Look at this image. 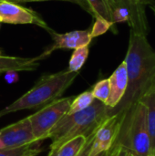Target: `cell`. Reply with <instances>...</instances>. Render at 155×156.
Returning a JSON list of instances; mask_svg holds the SVG:
<instances>
[{
  "label": "cell",
  "instance_id": "36",
  "mask_svg": "<svg viewBox=\"0 0 155 156\" xmlns=\"http://www.w3.org/2000/svg\"><path fill=\"white\" fill-rule=\"evenodd\" d=\"M149 156H150V155H149Z\"/></svg>",
  "mask_w": 155,
  "mask_h": 156
},
{
  "label": "cell",
  "instance_id": "12",
  "mask_svg": "<svg viewBox=\"0 0 155 156\" xmlns=\"http://www.w3.org/2000/svg\"><path fill=\"white\" fill-rule=\"evenodd\" d=\"M120 5L125 6L130 12L129 25L131 30L143 36H147L149 32V23L146 16V10L140 7L134 0H117Z\"/></svg>",
  "mask_w": 155,
  "mask_h": 156
},
{
  "label": "cell",
  "instance_id": "26",
  "mask_svg": "<svg viewBox=\"0 0 155 156\" xmlns=\"http://www.w3.org/2000/svg\"><path fill=\"white\" fill-rule=\"evenodd\" d=\"M134 1L140 7H142L143 9H145L146 6L151 5L155 2V0H134Z\"/></svg>",
  "mask_w": 155,
  "mask_h": 156
},
{
  "label": "cell",
  "instance_id": "23",
  "mask_svg": "<svg viewBox=\"0 0 155 156\" xmlns=\"http://www.w3.org/2000/svg\"><path fill=\"white\" fill-rule=\"evenodd\" d=\"M127 150L123 148L121 144L115 143L113 146L108 151L107 156H125Z\"/></svg>",
  "mask_w": 155,
  "mask_h": 156
},
{
  "label": "cell",
  "instance_id": "17",
  "mask_svg": "<svg viewBox=\"0 0 155 156\" xmlns=\"http://www.w3.org/2000/svg\"><path fill=\"white\" fill-rule=\"evenodd\" d=\"M94 100L95 99L93 97L91 90H86L80 93L79 95L74 97L67 114H73L87 109L89 106L92 104Z\"/></svg>",
  "mask_w": 155,
  "mask_h": 156
},
{
  "label": "cell",
  "instance_id": "9",
  "mask_svg": "<svg viewBox=\"0 0 155 156\" xmlns=\"http://www.w3.org/2000/svg\"><path fill=\"white\" fill-rule=\"evenodd\" d=\"M53 37V45L45 52L49 56L57 49H76L81 47L89 46L92 40L90 30H75L64 34H58L53 31L51 33Z\"/></svg>",
  "mask_w": 155,
  "mask_h": 156
},
{
  "label": "cell",
  "instance_id": "14",
  "mask_svg": "<svg viewBox=\"0 0 155 156\" xmlns=\"http://www.w3.org/2000/svg\"><path fill=\"white\" fill-rule=\"evenodd\" d=\"M87 2L94 18L100 16L114 24L112 20V11L116 6L120 5L116 0H87Z\"/></svg>",
  "mask_w": 155,
  "mask_h": 156
},
{
  "label": "cell",
  "instance_id": "11",
  "mask_svg": "<svg viewBox=\"0 0 155 156\" xmlns=\"http://www.w3.org/2000/svg\"><path fill=\"white\" fill-rule=\"evenodd\" d=\"M48 55L45 51L37 57L21 58L0 55V75L8 71H33L39 67V61Z\"/></svg>",
  "mask_w": 155,
  "mask_h": 156
},
{
  "label": "cell",
  "instance_id": "2",
  "mask_svg": "<svg viewBox=\"0 0 155 156\" xmlns=\"http://www.w3.org/2000/svg\"><path fill=\"white\" fill-rule=\"evenodd\" d=\"M109 116L108 107L94 100L87 109L73 114H66L48 133L46 139H51L50 150H58L69 140L78 137H90Z\"/></svg>",
  "mask_w": 155,
  "mask_h": 156
},
{
  "label": "cell",
  "instance_id": "19",
  "mask_svg": "<svg viewBox=\"0 0 155 156\" xmlns=\"http://www.w3.org/2000/svg\"><path fill=\"white\" fill-rule=\"evenodd\" d=\"M93 97L95 100H98L104 104H106L109 95H110V82L109 79H104L98 81L91 90Z\"/></svg>",
  "mask_w": 155,
  "mask_h": 156
},
{
  "label": "cell",
  "instance_id": "7",
  "mask_svg": "<svg viewBox=\"0 0 155 156\" xmlns=\"http://www.w3.org/2000/svg\"><path fill=\"white\" fill-rule=\"evenodd\" d=\"M0 22L13 25L33 24L46 29L50 34L53 32L36 12L8 0H0Z\"/></svg>",
  "mask_w": 155,
  "mask_h": 156
},
{
  "label": "cell",
  "instance_id": "21",
  "mask_svg": "<svg viewBox=\"0 0 155 156\" xmlns=\"http://www.w3.org/2000/svg\"><path fill=\"white\" fill-rule=\"evenodd\" d=\"M131 16L129 10L122 5L116 6L112 11V20L113 23H122V22H128L130 21Z\"/></svg>",
  "mask_w": 155,
  "mask_h": 156
},
{
  "label": "cell",
  "instance_id": "18",
  "mask_svg": "<svg viewBox=\"0 0 155 156\" xmlns=\"http://www.w3.org/2000/svg\"><path fill=\"white\" fill-rule=\"evenodd\" d=\"M35 144H29L15 149H4L0 151V156H37L42 152L39 147H34Z\"/></svg>",
  "mask_w": 155,
  "mask_h": 156
},
{
  "label": "cell",
  "instance_id": "30",
  "mask_svg": "<svg viewBox=\"0 0 155 156\" xmlns=\"http://www.w3.org/2000/svg\"><path fill=\"white\" fill-rule=\"evenodd\" d=\"M107 153H108V152H104V153L99 154H97V155L95 156H107Z\"/></svg>",
  "mask_w": 155,
  "mask_h": 156
},
{
  "label": "cell",
  "instance_id": "33",
  "mask_svg": "<svg viewBox=\"0 0 155 156\" xmlns=\"http://www.w3.org/2000/svg\"><path fill=\"white\" fill-rule=\"evenodd\" d=\"M0 55H2V52L1 51H0Z\"/></svg>",
  "mask_w": 155,
  "mask_h": 156
},
{
  "label": "cell",
  "instance_id": "31",
  "mask_svg": "<svg viewBox=\"0 0 155 156\" xmlns=\"http://www.w3.org/2000/svg\"><path fill=\"white\" fill-rule=\"evenodd\" d=\"M52 151H49V153H48V156H52Z\"/></svg>",
  "mask_w": 155,
  "mask_h": 156
},
{
  "label": "cell",
  "instance_id": "1",
  "mask_svg": "<svg viewBox=\"0 0 155 156\" xmlns=\"http://www.w3.org/2000/svg\"><path fill=\"white\" fill-rule=\"evenodd\" d=\"M124 62L128 74V87L121 102L114 109L109 110V116L128 110L155 79V49L147 36L131 30Z\"/></svg>",
  "mask_w": 155,
  "mask_h": 156
},
{
  "label": "cell",
  "instance_id": "28",
  "mask_svg": "<svg viewBox=\"0 0 155 156\" xmlns=\"http://www.w3.org/2000/svg\"><path fill=\"white\" fill-rule=\"evenodd\" d=\"M125 156H136L133 153H132V152H130V151H127L126 152V154H125Z\"/></svg>",
  "mask_w": 155,
  "mask_h": 156
},
{
  "label": "cell",
  "instance_id": "25",
  "mask_svg": "<svg viewBox=\"0 0 155 156\" xmlns=\"http://www.w3.org/2000/svg\"><path fill=\"white\" fill-rule=\"evenodd\" d=\"M19 80L18 72L17 71H8L5 73V80L8 84H13L17 82Z\"/></svg>",
  "mask_w": 155,
  "mask_h": 156
},
{
  "label": "cell",
  "instance_id": "6",
  "mask_svg": "<svg viewBox=\"0 0 155 156\" xmlns=\"http://www.w3.org/2000/svg\"><path fill=\"white\" fill-rule=\"evenodd\" d=\"M125 112L126 111L108 116L99 126L94 134L90 156H95L108 152L113 146L119 136Z\"/></svg>",
  "mask_w": 155,
  "mask_h": 156
},
{
  "label": "cell",
  "instance_id": "3",
  "mask_svg": "<svg viewBox=\"0 0 155 156\" xmlns=\"http://www.w3.org/2000/svg\"><path fill=\"white\" fill-rule=\"evenodd\" d=\"M78 75L79 72H70L68 69L44 75L27 92L0 111V113L4 116L21 110L42 108L58 99L73 83Z\"/></svg>",
  "mask_w": 155,
  "mask_h": 156
},
{
  "label": "cell",
  "instance_id": "27",
  "mask_svg": "<svg viewBox=\"0 0 155 156\" xmlns=\"http://www.w3.org/2000/svg\"><path fill=\"white\" fill-rule=\"evenodd\" d=\"M149 7L153 10V14L155 15V2L153 3V4H152L151 5H149Z\"/></svg>",
  "mask_w": 155,
  "mask_h": 156
},
{
  "label": "cell",
  "instance_id": "24",
  "mask_svg": "<svg viewBox=\"0 0 155 156\" xmlns=\"http://www.w3.org/2000/svg\"><path fill=\"white\" fill-rule=\"evenodd\" d=\"M94 134H95V133H94ZM94 134L90 135V136L88 138L87 143H86L84 148L82 149V151H81L77 156H90V149H91V145H92V142H93V139H94Z\"/></svg>",
  "mask_w": 155,
  "mask_h": 156
},
{
  "label": "cell",
  "instance_id": "34",
  "mask_svg": "<svg viewBox=\"0 0 155 156\" xmlns=\"http://www.w3.org/2000/svg\"><path fill=\"white\" fill-rule=\"evenodd\" d=\"M116 1H117V0H116ZM117 2H118V1H117ZM118 4H119V3H118Z\"/></svg>",
  "mask_w": 155,
  "mask_h": 156
},
{
  "label": "cell",
  "instance_id": "22",
  "mask_svg": "<svg viewBox=\"0 0 155 156\" xmlns=\"http://www.w3.org/2000/svg\"><path fill=\"white\" fill-rule=\"evenodd\" d=\"M10 2L18 4V3H27V2H43V1H52V0H8ZM58 1H66V2H70L73 4L78 5L79 6H80L82 9H84L85 11H87L88 13H90V15H92V12L90 10V7L87 2V0H58Z\"/></svg>",
  "mask_w": 155,
  "mask_h": 156
},
{
  "label": "cell",
  "instance_id": "32",
  "mask_svg": "<svg viewBox=\"0 0 155 156\" xmlns=\"http://www.w3.org/2000/svg\"><path fill=\"white\" fill-rule=\"evenodd\" d=\"M2 116H3V115H2V114H1V113H0V118H1V117H2Z\"/></svg>",
  "mask_w": 155,
  "mask_h": 156
},
{
  "label": "cell",
  "instance_id": "15",
  "mask_svg": "<svg viewBox=\"0 0 155 156\" xmlns=\"http://www.w3.org/2000/svg\"><path fill=\"white\" fill-rule=\"evenodd\" d=\"M88 138L78 136L69 140L57 150V156H77L84 148Z\"/></svg>",
  "mask_w": 155,
  "mask_h": 156
},
{
  "label": "cell",
  "instance_id": "8",
  "mask_svg": "<svg viewBox=\"0 0 155 156\" xmlns=\"http://www.w3.org/2000/svg\"><path fill=\"white\" fill-rule=\"evenodd\" d=\"M0 139L5 149H15L29 144H37L28 117L9 124L0 130Z\"/></svg>",
  "mask_w": 155,
  "mask_h": 156
},
{
  "label": "cell",
  "instance_id": "16",
  "mask_svg": "<svg viewBox=\"0 0 155 156\" xmlns=\"http://www.w3.org/2000/svg\"><path fill=\"white\" fill-rule=\"evenodd\" d=\"M89 52H90L89 46H85L74 49L69 62L68 70H69L70 72H79V69L85 64L89 56Z\"/></svg>",
  "mask_w": 155,
  "mask_h": 156
},
{
  "label": "cell",
  "instance_id": "10",
  "mask_svg": "<svg viewBox=\"0 0 155 156\" xmlns=\"http://www.w3.org/2000/svg\"><path fill=\"white\" fill-rule=\"evenodd\" d=\"M110 95L106 102L109 110L114 109L122 100L128 87V74L124 60L109 78Z\"/></svg>",
  "mask_w": 155,
  "mask_h": 156
},
{
  "label": "cell",
  "instance_id": "29",
  "mask_svg": "<svg viewBox=\"0 0 155 156\" xmlns=\"http://www.w3.org/2000/svg\"><path fill=\"white\" fill-rule=\"evenodd\" d=\"M4 149H5L4 144L2 143V141H1V139H0V151H1V150H4Z\"/></svg>",
  "mask_w": 155,
  "mask_h": 156
},
{
  "label": "cell",
  "instance_id": "4",
  "mask_svg": "<svg viewBox=\"0 0 155 156\" xmlns=\"http://www.w3.org/2000/svg\"><path fill=\"white\" fill-rule=\"evenodd\" d=\"M115 143L136 156H149L150 136L147 124V110L143 103L137 101L126 110L125 117Z\"/></svg>",
  "mask_w": 155,
  "mask_h": 156
},
{
  "label": "cell",
  "instance_id": "13",
  "mask_svg": "<svg viewBox=\"0 0 155 156\" xmlns=\"http://www.w3.org/2000/svg\"><path fill=\"white\" fill-rule=\"evenodd\" d=\"M147 110V124L150 136V156H155V79L138 100Z\"/></svg>",
  "mask_w": 155,
  "mask_h": 156
},
{
  "label": "cell",
  "instance_id": "35",
  "mask_svg": "<svg viewBox=\"0 0 155 156\" xmlns=\"http://www.w3.org/2000/svg\"><path fill=\"white\" fill-rule=\"evenodd\" d=\"M0 23H1V22H0Z\"/></svg>",
  "mask_w": 155,
  "mask_h": 156
},
{
  "label": "cell",
  "instance_id": "20",
  "mask_svg": "<svg viewBox=\"0 0 155 156\" xmlns=\"http://www.w3.org/2000/svg\"><path fill=\"white\" fill-rule=\"evenodd\" d=\"M114 24H112L111 22L102 18V17H100V16H97L95 17V22H94V25L92 27V29L90 30V35L93 37H99L100 35H103L104 33H106Z\"/></svg>",
  "mask_w": 155,
  "mask_h": 156
},
{
  "label": "cell",
  "instance_id": "5",
  "mask_svg": "<svg viewBox=\"0 0 155 156\" xmlns=\"http://www.w3.org/2000/svg\"><path fill=\"white\" fill-rule=\"evenodd\" d=\"M73 99V96L58 98L28 116L34 136L38 143L46 140L48 133L68 113Z\"/></svg>",
  "mask_w": 155,
  "mask_h": 156
}]
</instances>
